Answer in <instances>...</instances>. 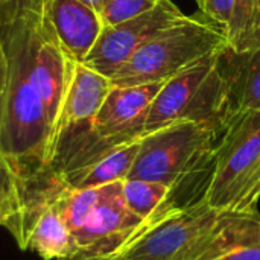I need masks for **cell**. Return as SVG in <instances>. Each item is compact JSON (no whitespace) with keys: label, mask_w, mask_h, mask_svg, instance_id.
<instances>
[{"label":"cell","mask_w":260,"mask_h":260,"mask_svg":"<svg viewBox=\"0 0 260 260\" xmlns=\"http://www.w3.org/2000/svg\"><path fill=\"white\" fill-rule=\"evenodd\" d=\"M122 192L126 207L140 219L163 218L183 207L175 201L174 192L160 183L145 180H125Z\"/></svg>","instance_id":"cell-16"},{"label":"cell","mask_w":260,"mask_h":260,"mask_svg":"<svg viewBox=\"0 0 260 260\" xmlns=\"http://www.w3.org/2000/svg\"><path fill=\"white\" fill-rule=\"evenodd\" d=\"M139 145L140 140L114 149L93 168H90L72 189H93L117 181H125L137 157Z\"/></svg>","instance_id":"cell-17"},{"label":"cell","mask_w":260,"mask_h":260,"mask_svg":"<svg viewBox=\"0 0 260 260\" xmlns=\"http://www.w3.org/2000/svg\"><path fill=\"white\" fill-rule=\"evenodd\" d=\"M122 183L123 181H117L96 187L90 209L72 233L76 253L66 260L111 257L168 216L148 221L136 216L125 204Z\"/></svg>","instance_id":"cell-6"},{"label":"cell","mask_w":260,"mask_h":260,"mask_svg":"<svg viewBox=\"0 0 260 260\" xmlns=\"http://www.w3.org/2000/svg\"><path fill=\"white\" fill-rule=\"evenodd\" d=\"M160 0H105L99 15L104 26H113L152 9Z\"/></svg>","instance_id":"cell-20"},{"label":"cell","mask_w":260,"mask_h":260,"mask_svg":"<svg viewBox=\"0 0 260 260\" xmlns=\"http://www.w3.org/2000/svg\"><path fill=\"white\" fill-rule=\"evenodd\" d=\"M111 87L113 84L110 78L94 72L84 64L76 62L58 117L50 163L58 145L64 139L91 126Z\"/></svg>","instance_id":"cell-12"},{"label":"cell","mask_w":260,"mask_h":260,"mask_svg":"<svg viewBox=\"0 0 260 260\" xmlns=\"http://www.w3.org/2000/svg\"><path fill=\"white\" fill-rule=\"evenodd\" d=\"M225 35L229 49L236 53L260 47V0H233Z\"/></svg>","instance_id":"cell-18"},{"label":"cell","mask_w":260,"mask_h":260,"mask_svg":"<svg viewBox=\"0 0 260 260\" xmlns=\"http://www.w3.org/2000/svg\"><path fill=\"white\" fill-rule=\"evenodd\" d=\"M38 8L0 5V40L8 55V85L0 125V154L27 183L49 169V128L32 78Z\"/></svg>","instance_id":"cell-1"},{"label":"cell","mask_w":260,"mask_h":260,"mask_svg":"<svg viewBox=\"0 0 260 260\" xmlns=\"http://www.w3.org/2000/svg\"><path fill=\"white\" fill-rule=\"evenodd\" d=\"M229 49L225 32L200 12L184 15L145 43L111 78L114 87L165 82Z\"/></svg>","instance_id":"cell-3"},{"label":"cell","mask_w":260,"mask_h":260,"mask_svg":"<svg viewBox=\"0 0 260 260\" xmlns=\"http://www.w3.org/2000/svg\"><path fill=\"white\" fill-rule=\"evenodd\" d=\"M186 14L172 0H160L152 9L126 21L104 26L84 66L111 78L145 43Z\"/></svg>","instance_id":"cell-8"},{"label":"cell","mask_w":260,"mask_h":260,"mask_svg":"<svg viewBox=\"0 0 260 260\" xmlns=\"http://www.w3.org/2000/svg\"><path fill=\"white\" fill-rule=\"evenodd\" d=\"M27 250L35 251L44 260H66L76 253L73 235L56 209L55 200L44 207L35 221L29 235Z\"/></svg>","instance_id":"cell-15"},{"label":"cell","mask_w":260,"mask_h":260,"mask_svg":"<svg viewBox=\"0 0 260 260\" xmlns=\"http://www.w3.org/2000/svg\"><path fill=\"white\" fill-rule=\"evenodd\" d=\"M27 200V183L0 154V227L15 232Z\"/></svg>","instance_id":"cell-19"},{"label":"cell","mask_w":260,"mask_h":260,"mask_svg":"<svg viewBox=\"0 0 260 260\" xmlns=\"http://www.w3.org/2000/svg\"><path fill=\"white\" fill-rule=\"evenodd\" d=\"M204 200L218 212L259 215L260 111L235 113L225 123Z\"/></svg>","instance_id":"cell-2"},{"label":"cell","mask_w":260,"mask_h":260,"mask_svg":"<svg viewBox=\"0 0 260 260\" xmlns=\"http://www.w3.org/2000/svg\"><path fill=\"white\" fill-rule=\"evenodd\" d=\"M221 260H260V239L232 251Z\"/></svg>","instance_id":"cell-22"},{"label":"cell","mask_w":260,"mask_h":260,"mask_svg":"<svg viewBox=\"0 0 260 260\" xmlns=\"http://www.w3.org/2000/svg\"><path fill=\"white\" fill-rule=\"evenodd\" d=\"M224 213L200 198L168 215L114 256L101 260H174L212 230Z\"/></svg>","instance_id":"cell-7"},{"label":"cell","mask_w":260,"mask_h":260,"mask_svg":"<svg viewBox=\"0 0 260 260\" xmlns=\"http://www.w3.org/2000/svg\"><path fill=\"white\" fill-rule=\"evenodd\" d=\"M165 82H154L131 87H111L91 129L113 148H120L140 140L149 108Z\"/></svg>","instance_id":"cell-10"},{"label":"cell","mask_w":260,"mask_h":260,"mask_svg":"<svg viewBox=\"0 0 260 260\" xmlns=\"http://www.w3.org/2000/svg\"><path fill=\"white\" fill-rule=\"evenodd\" d=\"M232 114L260 111V47L236 53L227 49L221 58Z\"/></svg>","instance_id":"cell-14"},{"label":"cell","mask_w":260,"mask_h":260,"mask_svg":"<svg viewBox=\"0 0 260 260\" xmlns=\"http://www.w3.org/2000/svg\"><path fill=\"white\" fill-rule=\"evenodd\" d=\"M200 14L227 32L232 20L233 0H195Z\"/></svg>","instance_id":"cell-21"},{"label":"cell","mask_w":260,"mask_h":260,"mask_svg":"<svg viewBox=\"0 0 260 260\" xmlns=\"http://www.w3.org/2000/svg\"><path fill=\"white\" fill-rule=\"evenodd\" d=\"M81 2H84L85 5H88V6H91L94 11H101V8H102V5L105 3V0H81Z\"/></svg>","instance_id":"cell-24"},{"label":"cell","mask_w":260,"mask_h":260,"mask_svg":"<svg viewBox=\"0 0 260 260\" xmlns=\"http://www.w3.org/2000/svg\"><path fill=\"white\" fill-rule=\"evenodd\" d=\"M219 134L209 126L175 122L140 139L139 152L126 180L168 186L174 195L198 175H212Z\"/></svg>","instance_id":"cell-4"},{"label":"cell","mask_w":260,"mask_h":260,"mask_svg":"<svg viewBox=\"0 0 260 260\" xmlns=\"http://www.w3.org/2000/svg\"><path fill=\"white\" fill-rule=\"evenodd\" d=\"M6 85H8V55H6L5 44L0 40V125H2V116H3Z\"/></svg>","instance_id":"cell-23"},{"label":"cell","mask_w":260,"mask_h":260,"mask_svg":"<svg viewBox=\"0 0 260 260\" xmlns=\"http://www.w3.org/2000/svg\"><path fill=\"white\" fill-rule=\"evenodd\" d=\"M260 239L259 215L224 213L221 221L174 260H221Z\"/></svg>","instance_id":"cell-13"},{"label":"cell","mask_w":260,"mask_h":260,"mask_svg":"<svg viewBox=\"0 0 260 260\" xmlns=\"http://www.w3.org/2000/svg\"><path fill=\"white\" fill-rule=\"evenodd\" d=\"M32 2L38 3L62 50L75 62L82 64L104 29L99 12L81 0Z\"/></svg>","instance_id":"cell-11"},{"label":"cell","mask_w":260,"mask_h":260,"mask_svg":"<svg viewBox=\"0 0 260 260\" xmlns=\"http://www.w3.org/2000/svg\"><path fill=\"white\" fill-rule=\"evenodd\" d=\"M224 52L204 58L165 81L149 108L145 134L175 122H192L222 133L233 116L221 67Z\"/></svg>","instance_id":"cell-5"},{"label":"cell","mask_w":260,"mask_h":260,"mask_svg":"<svg viewBox=\"0 0 260 260\" xmlns=\"http://www.w3.org/2000/svg\"><path fill=\"white\" fill-rule=\"evenodd\" d=\"M32 0H0V5L3 3H29Z\"/></svg>","instance_id":"cell-25"},{"label":"cell","mask_w":260,"mask_h":260,"mask_svg":"<svg viewBox=\"0 0 260 260\" xmlns=\"http://www.w3.org/2000/svg\"><path fill=\"white\" fill-rule=\"evenodd\" d=\"M30 3H35L38 8L32 78L47 120V128H49L47 161L50 166L56 123L76 62L62 50L61 44L58 43L52 29L49 27L38 3L37 2H30Z\"/></svg>","instance_id":"cell-9"}]
</instances>
